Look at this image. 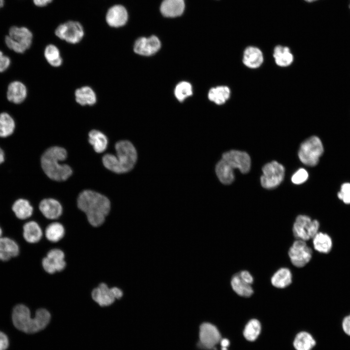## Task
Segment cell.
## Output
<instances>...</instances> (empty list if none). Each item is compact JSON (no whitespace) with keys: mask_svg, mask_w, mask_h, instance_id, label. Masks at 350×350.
<instances>
[{"mask_svg":"<svg viewBox=\"0 0 350 350\" xmlns=\"http://www.w3.org/2000/svg\"><path fill=\"white\" fill-rule=\"evenodd\" d=\"M77 205L86 215L89 224L95 228L104 224L110 210L109 199L104 195L91 190H85L79 194Z\"/></svg>","mask_w":350,"mask_h":350,"instance_id":"6da1fadb","label":"cell"},{"mask_svg":"<svg viewBox=\"0 0 350 350\" xmlns=\"http://www.w3.org/2000/svg\"><path fill=\"white\" fill-rule=\"evenodd\" d=\"M29 308L20 304L14 307L12 312V321L18 330L27 333L37 332L45 329L51 321L52 315L46 308L36 310L35 316H31Z\"/></svg>","mask_w":350,"mask_h":350,"instance_id":"7a4b0ae2","label":"cell"},{"mask_svg":"<svg viewBox=\"0 0 350 350\" xmlns=\"http://www.w3.org/2000/svg\"><path fill=\"white\" fill-rule=\"evenodd\" d=\"M116 156L110 154L104 155L102 161L107 169L117 174L130 171L137 160V152L135 146L129 141L120 140L115 144Z\"/></svg>","mask_w":350,"mask_h":350,"instance_id":"3957f363","label":"cell"},{"mask_svg":"<svg viewBox=\"0 0 350 350\" xmlns=\"http://www.w3.org/2000/svg\"><path fill=\"white\" fill-rule=\"evenodd\" d=\"M67 155L66 150L58 146L50 147L43 154L41 158V167L50 178L62 181L71 175L72 171L70 166L60 163L66 158Z\"/></svg>","mask_w":350,"mask_h":350,"instance_id":"277c9868","label":"cell"},{"mask_svg":"<svg viewBox=\"0 0 350 350\" xmlns=\"http://www.w3.org/2000/svg\"><path fill=\"white\" fill-rule=\"evenodd\" d=\"M33 35L25 27L12 26L5 37L7 47L17 53H22L31 46Z\"/></svg>","mask_w":350,"mask_h":350,"instance_id":"5b68a950","label":"cell"},{"mask_svg":"<svg viewBox=\"0 0 350 350\" xmlns=\"http://www.w3.org/2000/svg\"><path fill=\"white\" fill-rule=\"evenodd\" d=\"M324 152V147L321 140L316 136L310 137L300 145L298 151L300 160L308 166L316 165Z\"/></svg>","mask_w":350,"mask_h":350,"instance_id":"8992f818","label":"cell"},{"mask_svg":"<svg viewBox=\"0 0 350 350\" xmlns=\"http://www.w3.org/2000/svg\"><path fill=\"white\" fill-rule=\"evenodd\" d=\"M90 296L92 300L99 307H108L121 299L123 292L119 287H110L106 283L102 282L92 290Z\"/></svg>","mask_w":350,"mask_h":350,"instance_id":"52a82bcc","label":"cell"},{"mask_svg":"<svg viewBox=\"0 0 350 350\" xmlns=\"http://www.w3.org/2000/svg\"><path fill=\"white\" fill-rule=\"evenodd\" d=\"M55 35L67 43H79L85 35V30L81 23L77 20H69L59 24L54 30Z\"/></svg>","mask_w":350,"mask_h":350,"instance_id":"ba28073f","label":"cell"},{"mask_svg":"<svg viewBox=\"0 0 350 350\" xmlns=\"http://www.w3.org/2000/svg\"><path fill=\"white\" fill-rule=\"evenodd\" d=\"M41 264L44 271L49 275L63 271L67 265L64 251L58 247L51 248L42 259Z\"/></svg>","mask_w":350,"mask_h":350,"instance_id":"9c48e42d","label":"cell"},{"mask_svg":"<svg viewBox=\"0 0 350 350\" xmlns=\"http://www.w3.org/2000/svg\"><path fill=\"white\" fill-rule=\"evenodd\" d=\"M319 223L305 215H298L294 224L293 232L297 240L308 241L318 232Z\"/></svg>","mask_w":350,"mask_h":350,"instance_id":"30bf717a","label":"cell"},{"mask_svg":"<svg viewBox=\"0 0 350 350\" xmlns=\"http://www.w3.org/2000/svg\"><path fill=\"white\" fill-rule=\"evenodd\" d=\"M262 171L261 182L264 188L270 189L275 188L279 186L283 179L284 168L276 161L266 164L263 167Z\"/></svg>","mask_w":350,"mask_h":350,"instance_id":"8fae6325","label":"cell"},{"mask_svg":"<svg viewBox=\"0 0 350 350\" xmlns=\"http://www.w3.org/2000/svg\"><path fill=\"white\" fill-rule=\"evenodd\" d=\"M288 255L292 263L296 267H302L312 257V250L305 241L296 240L289 249Z\"/></svg>","mask_w":350,"mask_h":350,"instance_id":"7c38bea8","label":"cell"},{"mask_svg":"<svg viewBox=\"0 0 350 350\" xmlns=\"http://www.w3.org/2000/svg\"><path fill=\"white\" fill-rule=\"evenodd\" d=\"M222 159L232 169L238 168L243 174L249 172L251 166L249 156L245 152L230 150L224 153Z\"/></svg>","mask_w":350,"mask_h":350,"instance_id":"4fadbf2b","label":"cell"},{"mask_svg":"<svg viewBox=\"0 0 350 350\" xmlns=\"http://www.w3.org/2000/svg\"><path fill=\"white\" fill-rule=\"evenodd\" d=\"M128 19V14L125 7L119 4L112 5L106 10L105 20L111 28H118L124 26Z\"/></svg>","mask_w":350,"mask_h":350,"instance_id":"5bb4252c","label":"cell"},{"mask_svg":"<svg viewBox=\"0 0 350 350\" xmlns=\"http://www.w3.org/2000/svg\"><path fill=\"white\" fill-rule=\"evenodd\" d=\"M221 340V335L213 325L203 323L200 327L199 342L201 346L206 349H213Z\"/></svg>","mask_w":350,"mask_h":350,"instance_id":"9a60e30c","label":"cell"},{"mask_svg":"<svg viewBox=\"0 0 350 350\" xmlns=\"http://www.w3.org/2000/svg\"><path fill=\"white\" fill-rule=\"evenodd\" d=\"M161 43L155 35L149 37H141L138 38L134 43L133 50L137 54L149 56L155 54L160 49Z\"/></svg>","mask_w":350,"mask_h":350,"instance_id":"2e32d148","label":"cell"},{"mask_svg":"<svg viewBox=\"0 0 350 350\" xmlns=\"http://www.w3.org/2000/svg\"><path fill=\"white\" fill-rule=\"evenodd\" d=\"M39 208L44 217L50 220L58 219L62 213L61 205L58 201L52 198L42 200Z\"/></svg>","mask_w":350,"mask_h":350,"instance_id":"e0dca14e","label":"cell"},{"mask_svg":"<svg viewBox=\"0 0 350 350\" xmlns=\"http://www.w3.org/2000/svg\"><path fill=\"white\" fill-rule=\"evenodd\" d=\"M27 95V89L25 85L19 81L11 82L8 87L7 98L9 101L19 104L22 103Z\"/></svg>","mask_w":350,"mask_h":350,"instance_id":"ac0fdd59","label":"cell"},{"mask_svg":"<svg viewBox=\"0 0 350 350\" xmlns=\"http://www.w3.org/2000/svg\"><path fill=\"white\" fill-rule=\"evenodd\" d=\"M184 9V0H163L160 8L162 15L168 18L181 16Z\"/></svg>","mask_w":350,"mask_h":350,"instance_id":"d6986e66","label":"cell"},{"mask_svg":"<svg viewBox=\"0 0 350 350\" xmlns=\"http://www.w3.org/2000/svg\"><path fill=\"white\" fill-rule=\"evenodd\" d=\"M19 253L18 244L8 237L0 238V261H7Z\"/></svg>","mask_w":350,"mask_h":350,"instance_id":"ffe728a7","label":"cell"},{"mask_svg":"<svg viewBox=\"0 0 350 350\" xmlns=\"http://www.w3.org/2000/svg\"><path fill=\"white\" fill-rule=\"evenodd\" d=\"M263 60L262 51L253 46L247 47L243 53V62L247 67L255 69L259 67Z\"/></svg>","mask_w":350,"mask_h":350,"instance_id":"44dd1931","label":"cell"},{"mask_svg":"<svg viewBox=\"0 0 350 350\" xmlns=\"http://www.w3.org/2000/svg\"><path fill=\"white\" fill-rule=\"evenodd\" d=\"M76 102L82 106H91L97 102V95L89 86H85L76 89L74 92Z\"/></svg>","mask_w":350,"mask_h":350,"instance_id":"7402d4cb","label":"cell"},{"mask_svg":"<svg viewBox=\"0 0 350 350\" xmlns=\"http://www.w3.org/2000/svg\"><path fill=\"white\" fill-rule=\"evenodd\" d=\"M42 230L37 223L31 221L26 223L23 227V236L24 240L30 244H36L40 241L43 237Z\"/></svg>","mask_w":350,"mask_h":350,"instance_id":"603a6c76","label":"cell"},{"mask_svg":"<svg viewBox=\"0 0 350 350\" xmlns=\"http://www.w3.org/2000/svg\"><path fill=\"white\" fill-rule=\"evenodd\" d=\"M66 230L64 226L59 222H52L49 224L45 229L46 239L52 244H57L65 236Z\"/></svg>","mask_w":350,"mask_h":350,"instance_id":"cb8c5ba5","label":"cell"},{"mask_svg":"<svg viewBox=\"0 0 350 350\" xmlns=\"http://www.w3.org/2000/svg\"><path fill=\"white\" fill-rule=\"evenodd\" d=\"M215 173L220 181L224 184H230L234 179L233 169L222 159L216 164Z\"/></svg>","mask_w":350,"mask_h":350,"instance_id":"d4e9b609","label":"cell"},{"mask_svg":"<svg viewBox=\"0 0 350 350\" xmlns=\"http://www.w3.org/2000/svg\"><path fill=\"white\" fill-rule=\"evenodd\" d=\"M292 281V275L287 268H281L277 270L271 279L272 284L278 288H284L288 286Z\"/></svg>","mask_w":350,"mask_h":350,"instance_id":"484cf974","label":"cell"},{"mask_svg":"<svg viewBox=\"0 0 350 350\" xmlns=\"http://www.w3.org/2000/svg\"><path fill=\"white\" fill-rule=\"evenodd\" d=\"M231 285L233 291L239 296L248 298L253 293V290L251 284L247 283L236 273L232 278Z\"/></svg>","mask_w":350,"mask_h":350,"instance_id":"4316f807","label":"cell"},{"mask_svg":"<svg viewBox=\"0 0 350 350\" xmlns=\"http://www.w3.org/2000/svg\"><path fill=\"white\" fill-rule=\"evenodd\" d=\"M88 141L93 147L95 151L101 153L105 151L107 146L108 140L102 132L93 129L88 133Z\"/></svg>","mask_w":350,"mask_h":350,"instance_id":"83f0119b","label":"cell"},{"mask_svg":"<svg viewBox=\"0 0 350 350\" xmlns=\"http://www.w3.org/2000/svg\"><path fill=\"white\" fill-rule=\"evenodd\" d=\"M273 57L276 63L279 66L286 67L291 64L293 55L287 47L278 45L274 49Z\"/></svg>","mask_w":350,"mask_h":350,"instance_id":"f1b7e54d","label":"cell"},{"mask_svg":"<svg viewBox=\"0 0 350 350\" xmlns=\"http://www.w3.org/2000/svg\"><path fill=\"white\" fill-rule=\"evenodd\" d=\"M313 243L315 249L322 253L330 252L332 246L331 237L321 232H318L313 238Z\"/></svg>","mask_w":350,"mask_h":350,"instance_id":"f546056e","label":"cell"},{"mask_svg":"<svg viewBox=\"0 0 350 350\" xmlns=\"http://www.w3.org/2000/svg\"><path fill=\"white\" fill-rule=\"evenodd\" d=\"M230 93L228 87L225 86H218L209 90L208 98L217 105H222L228 99Z\"/></svg>","mask_w":350,"mask_h":350,"instance_id":"4dcf8cb0","label":"cell"},{"mask_svg":"<svg viewBox=\"0 0 350 350\" xmlns=\"http://www.w3.org/2000/svg\"><path fill=\"white\" fill-rule=\"evenodd\" d=\"M12 210L16 216L22 220L31 217L33 211V208L29 202L24 199L17 200L13 204Z\"/></svg>","mask_w":350,"mask_h":350,"instance_id":"1f68e13d","label":"cell"},{"mask_svg":"<svg viewBox=\"0 0 350 350\" xmlns=\"http://www.w3.org/2000/svg\"><path fill=\"white\" fill-rule=\"evenodd\" d=\"M44 55L51 66L58 67L62 65L63 59L58 48L55 45L50 44L46 46L44 49Z\"/></svg>","mask_w":350,"mask_h":350,"instance_id":"d6a6232c","label":"cell"},{"mask_svg":"<svg viewBox=\"0 0 350 350\" xmlns=\"http://www.w3.org/2000/svg\"><path fill=\"white\" fill-rule=\"evenodd\" d=\"M312 336L305 332L298 333L294 341V346L297 350H311L315 345Z\"/></svg>","mask_w":350,"mask_h":350,"instance_id":"836d02e7","label":"cell"},{"mask_svg":"<svg viewBox=\"0 0 350 350\" xmlns=\"http://www.w3.org/2000/svg\"><path fill=\"white\" fill-rule=\"evenodd\" d=\"M15 128V122L13 118L7 113L0 114V137L10 136Z\"/></svg>","mask_w":350,"mask_h":350,"instance_id":"e575fe53","label":"cell"},{"mask_svg":"<svg viewBox=\"0 0 350 350\" xmlns=\"http://www.w3.org/2000/svg\"><path fill=\"white\" fill-rule=\"evenodd\" d=\"M261 330L260 322L256 319H251L246 325L244 335L248 341H254L259 336Z\"/></svg>","mask_w":350,"mask_h":350,"instance_id":"d590c367","label":"cell"},{"mask_svg":"<svg viewBox=\"0 0 350 350\" xmlns=\"http://www.w3.org/2000/svg\"><path fill=\"white\" fill-rule=\"evenodd\" d=\"M192 94V89L191 84L188 82L182 81L179 83L175 89V95L180 102L183 101L186 98Z\"/></svg>","mask_w":350,"mask_h":350,"instance_id":"8d00e7d4","label":"cell"},{"mask_svg":"<svg viewBox=\"0 0 350 350\" xmlns=\"http://www.w3.org/2000/svg\"><path fill=\"white\" fill-rule=\"evenodd\" d=\"M339 200L346 205L350 204V182L343 183L337 194Z\"/></svg>","mask_w":350,"mask_h":350,"instance_id":"74e56055","label":"cell"},{"mask_svg":"<svg viewBox=\"0 0 350 350\" xmlns=\"http://www.w3.org/2000/svg\"><path fill=\"white\" fill-rule=\"evenodd\" d=\"M308 177V173L307 171L303 168H300L293 175L291 180L294 184H300L305 182Z\"/></svg>","mask_w":350,"mask_h":350,"instance_id":"f35d334b","label":"cell"},{"mask_svg":"<svg viewBox=\"0 0 350 350\" xmlns=\"http://www.w3.org/2000/svg\"><path fill=\"white\" fill-rule=\"evenodd\" d=\"M11 63L10 59L0 51V72L6 70L9 67Z\"/></svg>","mask_w":350,"mask_h":350,"instance_id":"ab89813d","label":"cell"},{"mask_svg":"<svg viewBox=\"0 0 350 350\" xmlns=\"http://www.w3.org/2000/svg\"><path fill=\"white\" fill-rule=\"evenodd\" d=\"M9 346V340L7 336L0 331V350H6Z\"/></svg>","mask_w":350,"mask_h":350,"instance_id":"60d3db41","label":"cell"},{"mask_svg":"<svg viewBox=\"0 0 350 350\" xmlns=\"http://www.w3.org/2000/svg\"><path fill=\"white\" fill-rule=\"evenodd\" d=\"M342 329L345 333L350 336V315L345 317L342 321Z\"/></svg>","mask_w":350,"mask_h":350,"instance_id":"b9f144b4","label":"cell"},{"mask_svg":"<svg viewBox=\"0 0 350 350\" xmlns=\"http://www.w3.org/2000/svg\"><path fill=\"white\" fill-rule=\"evenodd\" d=\"M241 278L247 283L252 284L253 278L251 274L247 271L243 270L238 273Z\"/></svg>","mask_w":350,"mask_h":350,"instance_id":"7bdbcfd3","label":"cell"},{"mask_svg":"<svg viewBox=\"0 0 350 350\" xmlns=\"http://www.w3.org/2000/svg\"><path fill=\"white\" fill-rule=\"evenodd\" d=\"M54 0H33L34 4L38 7H44L52 3Z\"/></svg>","mask_w":350,"mask_h":350,"instance_id":"ee69618b","label":"cell"},{"mask_svg":"<svg viewBox=\"0 0 350 350\" xmlns=\"http://www.w3.org/2000/svg\"><path fill=\"white\" fill-rule=\"evenodd\" d=\"M229 344V341L228 339H223L221 341V345L222 346V348H227Z\"/></svg>","mask_w":350,"mask_h":350,"instance_id":"f6af8a7d","label":"cell"},{"mask_svg":"<svg viewBox=\"0 0 350 350\" xmlns=\"http://www.w3.org/2000/svg\"><path fill=\"white\" fill-rule=\"evenodd\" d=\"M4 159V153L3 150L0 148V164L3 162Z\"/></svg>","mask_w":350,"mask_h":350,"instance_id":"bcb514c9","label":"cell"},{"mask_svg":"<svg viewBox=\"0 0 350 350\" xmlns=\"http://www.w3.org/2000/svg\"><path fill=\"white\" fill-rule=\"evenodd\" d=\"M4 4V0H0V8L2 7Z\"/></svg>","mask_w":350,"mask_h":350,"instance_id":"7dc6e473","label":"cell"},{"mask_svg":"<svg viewBox=\"0 0 350 350\" xmlns=\"http://www.w3.org/2000/svg\"><path fill=\"white\" fill-rule=\"evenodd\" d=\"M304 0L307 2H312L315 1L317 0Z\"/></svg>","mask_w":350,"mask_h":350,"instance_id":"c3c4849f","label":"cell"},{"mask_svg":"<svg viewBox=\"0 0 350 350\" xmlns=\"http://www.w3.org/2000/svg\"><path fill=\"white\" fill-rule=\"evenodd\" d=\"M1 234H2V230H1V228H0V238L1 237Z\"/></svg>","mask_w":350,"mask_h":350,"instance_id":"681fc988","label":"cell"},{"mask_svg":"<svg viewBox=\"0 0 350 350\" xmlns=\"http://www.w3.org/2000/svg\"></svg>","mask_w":350,"mask_h":350,"instance_id":"f907efd6","label":"cell"}]
</instances>
